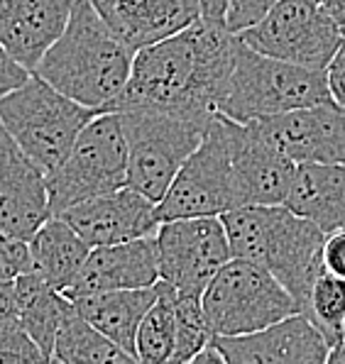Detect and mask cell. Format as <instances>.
Instances as JSON below:
<instances>
[{
    "mask_svg": "<svg viewBox=\"0 0 345 364\" xmlns=\"http://www.w3.org/2000/svg\"><path fill=\"white\" fill-rule=\"evenodd\" d=\"M238 42V32L225 25L193 20L137 49L125 88L110 110L144 108L206 120L225 93Z\"/></svg>",
    "mask_w": 345,
    "mask_h": 364,
    "instance_id": "6da1fadb",
    "label": "cell"
},
{
    "mask_svg": "<svg viewBox=\"0 0 345 364\" xmlns=\"http://www.w3.org/2000/svg\"><path fill=\"white\" fill-rule=\"evenodd\" d=\"M135 52L98 18L88 0H74L64 30L37 61L35 74L66 98L108 113L130 76Z\"/></svg>",
    "mask_w": 345,
    "mask_h": 364,
    "instance_id": "7a4b0ae2",
    "label": "cell"
},
{
    "mask_svg": "<svg viewBox=\"0 0 345 364\" xmlns=\"http://www.w3.org/2000/svg\"><path fill=\"white\" fill-rule=\"evenodd\" d=\"M221 223L230 257L262 264L289 291L299 313L306 316L311 284L324 269L321 250L326 232L285 203L240 205L223 213Z\"/></svg>",
    "mask_w": 345,
    "mask_h": 364,
    "instance_id": "3957f363",
    "label": "cell"
},
{
    "mask_svg": "<svg viewBox=\"0 0 345 364\" xmlns=\"http://www.w3.org/2000/svg\"><path fill=\"white\" fill-rule=\"evenodd\" d=\"M321 103H333L326 86V71L267 57L240 39L216 113L235 122H248Z\"/></svg>",
    "mask_w": 345,
    "mask_h": 364,
    "instance_id": "277c9868",
    "label": "cell"
},
{
    "mask_svg": "<svg viewBox=\"0 0 345 364\" xmlns=\"http://www.w3.org/2000/svg\"><path fill=\"white\" fill-rule=\"evenodd\" d=\"M93 115L96 110L66 98L35 71L0 98V125L44 173L64 159Z\"/></svg>",
    "mask_w": 345,
    "mask_h": 364,
    "instance_id": "5b68a950",
    "label": "cell"
},
{
    "mask_svg": "<svg viewBox=\"0 0 345 364\" xmlns=\"http://www.w3.org/2000/svg\"><path fill=\"white\" fill-rule=\"evenodd\" d=\"M127 149V183L157 203L174 173L201 142L208 117H184L162 110H115Z\"/></svg>",
    "mask_w": 345,
    "mask_h": 364,
    "instance_id": "8992f818",
    "label": "cell"
},
{
    "mask_svg": "<svg viewBox=\"0 0 345 364\" xmlns=\"http://www.w3.org/2000/svg\"><path fill=\"white\" fill-rule=\"evenodd\" d=\"M213 335H248L299 313L289 291L258 262L230 257L201 294Z\"/></svg>",
    "mask_w": 345,
    "mask_h": 364,
    "instance_id": "52a82bcc",
    "label": "cell"
},
{
    "mask_svg": "<svg viewBox=\"0 0 345 364\" xmlns=\"http://www.w3.org/2000/svg\"><path fill=\"white\" fill-rule=\"evenodd\" d=\"M127 183V149L115 110L96 113L83 125L64 159L47 173L49 210L57 215L74 203Z\"/></svg>",
    "mask_w": 345,
    "mask_h": 364,
    "instance_id": "ba28073f",
    "label": "cell"
},
{
    "mask_svg": "<svg viewBox=\"0 0 345 364\" xmlns=\"http://www.w3.org/2000/svg\"><path fill=\"white\" fill-rule=\"evenodd\" d=\"M240 208L233 178L223 115L213 113L206 122L201 142L174 173L169 188L157 200L159 223L176 218L223 215Z\"/></svg>",
    "mask_w": 345,
    "mask_h": 364,
    "instance_id": "9c48e42d",
    "label": "cell"
},
{
    "mask_svg": "<svg viewBox=\"0 0 345 364\" xmlns=\"http://www.w3.org/2000/svg\"><path fill=\"white\" fill-rule=\"evenodd\" d=\"M238 37L255 52L314 71H326L345 42L341 27L319 0H277L262 20L238 32Z\"/></svg>",
    "mask_w": 345,
    "mask_h": 364,
    "instance_id": "30bf717a",
    "label": "cell"
},
{
    "mask_svg": "<svg viewBox=\"0 0 345 364\" xmlns=\"http://www.w3.org/2000/svg\"><path fill=\"white\" fill-rule=\"evenodd\" d=\"M157 272L179 296L201 299L203 289L230 259L221 215H196L164 220L154 230Z\"/></svg>",
    "mask_w": 345,
    "mask_h": 364,
    "instance_id": "8fae6325",
    "label": "cell"
},
{
    "mask_svg": "<svg viewBox=\"0 0 345 364\" xmlns=\"http://www.w3.org/2000/svg\"><path fill=\"white\" fill-rule=\"evenodd\" d=\"M294 164H345V108L306 105L248 120Z\"/></svg>",
    "mask_w": 345,
    "mask_h": 364,
    "instance_id": "7c38bea8",
    "label": "cell"
},
{
    "mask_svg": "<svg viewBox=\"0 0 345 364\" xmlns=\"http://www.w3.org/2000/svg\"><path fill=\"white\" fill-rule=\"evenodd\" d=\"M223 122L240 205L285 203L297 164L272 147L253 122H235L225 115Z\"/></svg>",
    "mask_w": 345,
    "mask_h": 364,
    "instance_id": "4fadbf2b",
    "label": "cell"
},
{
    "mask_svg": "<svg viewBox=\"0 0 345 364\" xmlns=\"http://www.w3.org/2000/svg\"><path fill=\"white\" fill-rule=\"evenodd\" d=\"M57 215L74 228V232L88 247L147 237V235H154L159 225L157 203L144 198L130 186L93 196V198L69 205Z\"/></svg>",
    "mask_w": 345,
    "mask_h": 364,
    "instance_id": "5bb4252c",
    "label": "cell"
},
{
    "mask_svg": "<svg viewBox=\"0 0 345 364\" xmlns=\"http://www.w3.org/2000/svg\"><path fill=\"white\" fill-rule=\"evenodd\" d=\"M213 343L225 364H326L331 350L304 313H292L248 335H213Z\"/></svg>",
    "mask_w": 345,
    "mask_h": 364,
    "instance_id": "9a60e30c",
    "label": "cell"
},
{
    "mask_svg": "<svg viewBox=\"0 0 345 364\" xmlns=\"http://www.w3.org/2000/svg\"><path fill=\"white\" fill-rule=\"evenodd\" d=\"M49 215L47 173L0 125V230L27 242Z\"/></svg>",
    "mask_w": 345,
    "mask_h": 364,
    "instance_id": "2e32d148",
    "label": "cell"
},
{
    "mask_svg": "<svg viewBox=\"0 0 345 364\" xmlns=\"http://www.w3.org/2000/svg\"><path fill=\"white\" fill-rule=\"evenodd\" d=\"M159 279L157 272V250H154V235L137 240H127L118 245H103L91 247L61 294L66 299L86 294H101V291L118 289H142L152 287Z\"/></svg>",
    "mask_w": 345,
    "mask_h": 364,
    "instance_id": "e0dca14e",
    "label": "cell"
},
{
    "mask_svg": "<svg viewBox=\"0 0 345 364\" xmlns=\"http://www.w3.org/2000/svg\"><path fill=\"white\" fill-rule=\"evenodd\" d=\"M108 30L125 44L137 49L174 35L198 20L193 0H88Z\"/></svg>",
    "mask_w": 345,
    "mask_h": 364,
    "instance_id": "ac0fdd59",
    "label": "cell"
},
{
    "mask_svg": "<svg viewBox=\"0 0 345 364\" xmlns=\"http://www.w3.org/2000/svg\"><path fill=\"white\" fill-rule=\"evenodd\" d=\"M74 0H0V47L35 71L47 47L64 30Z\"/></svg>",
    "mask_w": 345,
    "mask_h": 364,
    "instance_id": "d6986e66",
    "label": "cell"
},
{
    "mask_svg": "<svg viewBox=\"0 0 345 364\" xmlns=\"http://www.w3.org/2000/svg\"><path fill=\"white\" fill-rule=\"evenodd\" d=\"M285 205L326 235L345 230V164H297Z\"/></svg>",
    "mask_w": 345,
    "mask_h": 364,
    "instance_id": "ffe728a7",
    "label": "cell"
},
{
    "mask_svg": "<svg viewBox=\"0 0 345 364\" xmlns=\"http://www.w3.org/2000/svg\"><path fill=\"white\" fill-rule=\"evenodd\" d=\"M157 299V289H118L101 291V294H86L69 299L74 311L86 318L96 330H101L108 340H113L120 350L135 360V333L140 326L144 311Z\"/></svg>",
    "mask_w": 345,
    "mask_h": 364,
    "instance_id": "44dd1931",
    "label": "cell"
},
{
    "mask_svg": "<svg viewBox=\"0 0 345 364\" xmlns=\"http://www.w3.org/2000/svg\"><path fill=\"white\" fill-rule=\"evenodd\" d=\"M30 247V272L40 274L44 282H49L54 289L64 291L74 274L79 272L88 255V245L83 242L74 228L59 215H49L37 228V232L27 240Z\"/></svg>",
    "mask_w": 345,
    "mask_h": 364,
    "instance_id": "7402d4cb",
    "label": "cell"
},
{
    "mask_svg": "<svg viewBox=\"0 0 345 364\" xmlns=\"http://www.w3.org/2000/svg\"><path fill=\"white\" fill-rule=\"evenodd\" d=\"M13 287L22 328L32 338V343L40 347L44 362H52L54 335H57L64 316L71 311V301L35 272L15 277Z\"/></svg>",
    "mask_w": 345,
    "mask_h": 364,
    "instance_id": "603a6c76",
    "label": "cell"
},
{
    "mask_svg": "<svg viewBox=\"0 0 345 364\" xmlns=\"http://www.w3.org/2000/svg\"><path fill=\"white\" fill-rule=\"evenodd\" d=\"M52 362L61 364H122L135 362L125 350H120L113 340H108L101 330H96L86 318L71 311L64 316L54 335Z\"/></svg>",
    "mask_w": 345,
    "mask_h": 364,
    "instance_id": "cb8c5ba5",
    "label": "cell"
},
{
    "mask_svg": "<svg viewBox=\"0 0 345 364\" xmlns=\"http://www.w3.org/2000/svg\"><path fill=\"white\" fill-rule=\"evenodd\" d=\"M157 299L144 311L135 333V362L166 364L174 347V289L162 279L154 282Z\"/></svg>",
    "mask_w": 345,
    "mask_h": 364,
    "instance_id": "d4e9b609",
    "label": "cell"
},
{
    "mask_svg": "<svg viewBox=\"0 0 345 364\" xmlns=\"http://www.w3.org/2000/svg\"><path fill=\"white\" fill-rule=\"evenodd\" d=\"M306 318L321 330L328 347L341 343L345 323V279L321 269L311 284Z\"/></svg>",
    "mask_w": 345,
    "mask_h": 364,
    "instance_id": "484cf974",
    "label": "cell"
},
{
    "mask_svg": "<svg viewBox=\"0 0 345 364\" xmlns=\"http://www.w3.org/2000/svg\"><path fill=\"white\" fill-rule=\"evenodd\" d=\"M20 362H44V357L20 323L13 282H0V364Z\"/></svg>",
    "mask_w": 345,
    "mask_h": 364,
    "instance_id": "4316f807",
    "label": "cell"
},
{
    "mask_svg": "<svg viewBox=\"0 0 345 364\" xmlns=\"http://www.w3.org/2000/svg\"><path fill=\"white\" fill-rule=\"evenodd\" d=\"M213 338L208 321L203 316L201 299L193 296H174V347H171V364H186L193 360L201 347Z\"/></svg>",
    "mask_w": 345,
    "mask_h": 364,
    "instance_id": "83f0119b",
    "label": "cell"
},
{
    "mask_svg": "<svg viewBox=\"0 0 345 364\" xmlns=\"http://www.w3.org/2000/svg\"><path fill=\"white\" fill-rule=\"evenodd\" d=\"M30 247L25 240L0 230V282H13L15 277L30 272Z\"/></svg>",
    "mask_w": 345,
    "mask_h": 364,
    "instance_id": "f1b7e54d",
    "label": "cell"
},
{
    "mask_svg": "<svg viewBox=\"0 0 345 364\" xmlns=\"http://www.w3.org/2000/svg\"><path fill=\"white\" fill-rule=\"evenodd\" d=\"M277 0H228L225 8V27L230 32H243L253 27L258 20H262L267 10Z\"/></svg>",
    "mask_w": 345,
    "mask_h": 364,
    "instance_id": "f546056e",
    "label": "cell"
},
{
    "mask_svg": "<svg viewBox=\"0 0 345 364\" xmlns=\"http://www.w3.org/2000/svg\"><path fill=\"white\" fill-rule=\"evenodd\" d=\"M321 262H324L326 272L345 279V230L326 235L324 250H321Z\"/></svg>",
    "mask_w": 345,
    "mask_h": 364,
    "instance_id": "4dcf8cb0",
    "label": "cell"
},
{
    "mask_svg": "<svg viewBox=\"0 0 345 364\" xmlns=\"http://www.w3.org/2000/svg\"><path fill=\"white\" fill-rule=\"evenodd\" d=\"M326 86L331 93V100L345 108V42L338 47L333 59L326 66Z\"/></svg>",
    "mask_w": 345,
    "mask_h": 364,
    "instance_id": "1f68e13d",
    "label": "cell"
},
{
    "mask_svg": "<svg viewBox=\"0 0 345 364\" xmlns=\"http://www.w3.org/2000/svg\"><path fill=\"white\" fill-rule=\"evenodd\" d=\"M30 74L32 71H27L25 66H20L18 61L0 47V98H3L5 93L13 91V88H18Z\"/></svg>",
    "mask_w": 345,
    "mask_h": 364,
    "instance_id": "d6a6232c",
    "label": "cell"
},
{
    "mask_svg": "<svg viewBox=\"0 0 345 364\" xmlns=\"http://www.w3.org/2000/svg\"><path fill=\"white\" fill-rule=\"evenodd\" d=\"M198 10V20L213 22V25H225V8L228 0H193Z\"/></svg>",
    "mask_w": 345,
    "mask_h": 364,
    "instance_id": "836d02e7",
    "label": "cell"
},
{
    "mask_svg": "<svg viewBox=\"0 0 345 364\" xmlns=\"http://www.w3.org/2000/svg\"><path fill=\"white\" fill-rule=\"evenodd\" d=\"M193 364H225V360H223V355H221V350H218V345L213 343V338L206 343L201 350L193 355V360H191Z\"/></svg>",
    "mask_w": 345,
    "mask_h": 364,
    "instance_id": "e575fe53",
    "label": "cell"
},
{
    "mask_svg": "<svg viewBox=\"0 0 345 364\" xmlns=\"http://www.w3.org/2000/svg\"><path fill=\"white\" fill-rule=\"evenodd\" d=\"M321 8L331 15V20L341 27V32L345 35V0H319Z\"/></svg>",
    "mask_w": 345,
    "mask_h": 364,
    "instance_id": "d590c367",
    "label": "cell"
},
{
    "mask_svg": "<svg viewBox=\"0 0 345 364\" xmlns=\"http://www.w3.org/2000/svg\"><path fill=\"white\" fill-rule=\"evenodd\" d=\"M326 362L328 364H345V338L338 345H333L331 350H328Z\"/></svg>",
    "mask_w": 345,
    "mask_h": 364,
    "instance_id": "8d00e7d4",
    "label": "cell"
},
{
    "mask_svg": "<svg viewBox=\"0 0 345 364\" xmlns=\"http://www.w3.org/2000/svg\"><path fill=\"white\" fill-rule=\"evenodd\" d=\"M343 338H345V323H343Z\"/></svg>",
    "mask_w": 345,
    "mask_h": 364,
    "instance_id": "74e56055",
    "label": "cell"
}]
</instances>
